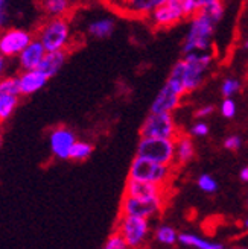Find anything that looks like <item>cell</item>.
I'll list each match as a JSON object with an SVG mask.
<instances>
[{
    "label": "cell",
    "mask_w": 248,
    "mask_h": 249,
    "mask_svg": "<svg viewBox=\"0 0 248 249\" xmlns=\"http://www.w3.org/2000/svg\"><path fill=\"white\" fill-rule=\"evenodd\" d=\"M154 239L155 242H158L160 245L165 246H173L175 243H178V232L173 230L171 225H158L154 231Z\"/></svg>",
    "instance_id": "24"
},
{
    "label": "cell",
    "mask_w": 248,
    "mask_h": 249,
    "mask_svg": "<svg viewBox=\"0 0 248 249\" xmlns=\"http://www.w3.org/2000/svg\"><path fill=\"white\" fill-rule=\"evenodd\" d=\"M178 243L183 246H191L193 249H224L221 243L209 242L203 239L201 235H196L192 232H178Z\"/></svg>",
    "instance_id": "21"
},
{
    "label": "cell",
    "mask_w": 248,
    "mask_h": 249,
    "mask_svg": "<svg viewBox=\"0 0 248 249\" xmlns=\"http://www.w3.org/2000/svg\"><path fill=\"white\" fill-rule=\"evenodd\" d=\"M34 36L43 44L46 52L70 51L72 47L70 18L46 17L34 31Z\"/></svg>",
    "instance_id": "2"
},
{
    "label": "cell",
    "mask_w": 248,
    "mask_h": 249,
    "mask_svg": "<svg viewBox=\"0 0 248 249\" xmlns=\"http://www.w3.org/2000/svg\"><path fill=\"white\" fill-rule=\"evenodd\" d=\"M180 132L175 119L169 113H150L140 126V137L175 140Z\"/></svg>",
    "instance_id": "6"
},
{
    "label": "cell",
    "mask_w": 248,
    "mask_h": 249,
    "mask_svg": "<svg viewBox=\"0 0 248 249\" xmlns=\"http://www.w3.org/2000/svg\"><path fill=\"white\" fill-rule=\"evenodd\" d=\"M247 208H248V199H247Z\"/></svg>",
    "instance_id": "44"
},
{
    "label": "cell",
    "mask_w": 248,
    "mask_h": 249,
    "mask_svg": "<svg viewBox=\"0 0 248 249\" xmlns=\"http://www.w3.org/2000/svg\"><path fill=\"white\" fill-rule=\"evenodd\" d=\"M9 6L8 0H0V32L9 28Z\"/></svg>",
    "instance_id": "33"
},
{
    "label": "cell",
    "mask_w": 248,
    "mask_h": 249,
    "mask_svg": "<svg viewBox=\"0 0 248 249\" xmlns=\"http://www.w3.org/2000/svg\"><path fill=\"white\" fill-rule=\"evenodd\" d=\"M210 132V128H209V124L204 122V120H196L191 129H189V134L191 137H198V139H203V137H207Z\"/></svg>",
    "instance_id": "32"
},
{
    "label": "cell",
    "mask_w": 248,
    "mask_h": 249,
    "mask_svg": "<svg viewBox=\"0 0 248 249\" xmlns=\"http://www.w3.org/2000/svg\"><path fill=\"white\" fill-rule=\"evenodd\" d=\"M242 227H244V230H247V231H248V217L242 222Z\"/></svg>",
    "instance_id": "41"
},
{
    "label": "cell",
    "mask_w": 248,
    "mask_h": 249,
    "mask_svg": "<svg viewBox=\"0 0 248 249\" xmlns=\"http://www.w3.org/2000/svg\"><path fill=\"white\" fill-rule=\"evenodd\" d=\"M181 99H183V96L175 93L171 87H168L165 84L162 89H160V91L157 93L155 99L153 101L150 113H169V114H172L173 111H177L180 108Z\"/></svg>",
    "instance_id": "15"
},
{
    "label": "cell",
    "mask_w": 248,
    "mask_h": 249,
    "mask_svg": "<svg viewBox=\"0 0 248 249\" xmlns=\"http://www.w3.org/2000/svg\"><path fill=\"white\" fill-rule=\"evenodd\" d=\"M219 111H221V116L226 117V119H233L238 113V105L233 99L227 97V99H222V102L219 105Z\"/></svg>",
    "instance_id": "31"
},
{
    "label": "cell",
    "mask_w": 248,
    "mask_h": 249,
    "mask_svg": "<svg viewBox=\"0 0 248 249\" xmlns=\"http://www.w3.org/2000/svg\"><path fill=\"white\" fill-rule=\"evenodd\" d=\"M2 143H3V142H2V135H0V147H2Z\"/></svg>",
    "instance_id": "42"
},
{
    "label": "cell",
    "mask_w": 248,
    "mask_h": 249,
    "mask_svg": "<svg viewBox=\"0 0 248 249\" xmlns=\"http://www.w3.org/2000/svg\"><path fill=\"white\" fill-rule=\"evenodd\" d=\"M184 89L186 93H192L196 91L200 87L204 84L207 73L210 67L213 66V62H207V61H196V59H184Z\"/></svg>",
    "instance_id": "11"
},
{
    "label": "cell",
    "mask_w": 248,
    "mask_h": 249,
    "mask_svg": "<svg viewBox=\"0 0 248 249\" xmlns=\"http://www.w3.org/2000/svg\"><path fill=\"white\" fill-rule=\"evenodd\" d=\"M242 51H245V52H248V36L244 40V43H242Z\"/></svg>",
    "instance_id": "40"
},
{
    "label": "cell",
    "mask_w": 248,
    "mask_h": 249,
    "mask_svg": "<svg viewBox=\"0 0 248 249\" xmlns=\"http://www.w3.org/2000/svg\"><path fill=\"white\" fill-rule=\"evenodd\" d=\"M111 2L123 16L135 18H146L158 5H162V0H111Z\"/></svg>",
    "instance_id": "13"
},
{
    "label": "cell",
    "mask_w": 248,
    "mask_h": 249,
    "mask_svg": "<svg viewBox=\"0 0 248 249\" xmlns=\"http://www.w3.org/2000/svg\"><path fill=\"white\" fill-rule=\"evenodd\" d=\"M239 178H241V181L248 182V166H245V167L241 169V172H239Z\"/></svg>",
    "instance_id": "38"
},
{
    "label": "cell",
    "mask_w": 248,
    "mask_h": 249,
    "mask_svg": "<svg viewBox=\"0 0 248 249\" xmlns=\"http://www.w3.org/2000/svg\"><path fill=\"white\" fill-rule=\"evenodd\" d=\"M9 61L11 59H8L6 56H3L2 53H0V78H3V76H6V74H8L9 67H11Z\"/></svg>",
    "instance_id": "37"
},
{
    "label": "cell",
    "mask_w": 248,
    "mask_h": 249,
    "mask_svg": "<svg viewBox=\"0 0 248 249\" xmlns=\"http://www.w3.org/2000/svg\"><path fill=\"white\" fill-rule=\"evenodd\" d=\"M102 249H130V246L117 231H113L105 240Z\"/></svg>",
    "instance_id": "30"
},
{
    "label": "cell",
    "mask_w": 248,
    "mask_h": 249,
    "mask_svg": "<svg viewBox=\"0 0 248 249\" xmlns=\"http://www.w3.org/2000/svg\"><path fill=\"white\" fill-rule=\"evenodd\" d=\"M116 29V21L111 17H101L95 18L87 24V34L95 40H105L113 35Z\"/></svg>",
    "instance_id": "20"
},
{
    "label": "cell",
    "mask_w": 248,
    "mask_h": 249,
    "mask_svg": "<svg viewBox=\"0 0 248 249\" xmlns=\"http://www.w3.org/2000/svg\"><path fill=\"white\" fill-rule=\"evenodd\" d=\"M218 2H224V0H198V3L200 6H206V5H210V3H218Z\"/></svg>",
    "instance_id": "39"
},
{
    "label": "cell",
    "mask_w": 248,
    "mask_h": 249,
    "mask_svg": "<svg viewBox=\"0 0 248 249\" xmlns=\"http://www.w3.org/2000/svg\"><path fill=\"white\" fill-rule=\"evenodd\" d=\"M70 51H55V52H46L38 70L44 74L47 79L57 76L58 71L64 67L66 61L69 58Z\"/></svg>",
    "instance_id": "17"
},
{
    "label": "cell",
    "mask_w": 248,
    "mask_h": 249,
    "mask_svg": "<svg viewBox=\"0 0 248 249\" xmlns=\"http://www.w3.org/2000/svg\"><path fill=\"white\" fill-rule=\"evenodd\" d=\"M188 31H186L181 53L192 52H210L215 51V31L216 24L209 20L200 11L188 18Z\"/></svg>",
    "instance_id": "1"
},
{
    "label": "cell",
    "mask_w": 248,
    "mask_h": 249,
    "mask_svg": "<svg viewBox=\"0 0 248 249\" xmlns=\"http://www.w3.org/2000/svg\"><path fill=\"white\" fill-rule=\"evenodd\" d=\"M224 147L227 149V151H231V152H236V151H239L241 149V146H242V139L239 135H236V134H233V135H229L227 139L224 140Z\"/></svg>",
    "instance_id": "35"
},
{
    "label": "cell",
    "mask_w": 248,
    "mask_h": 249,
    "mask_svg": "<svg viewBox=\"0 0 248 249\" xmlns=\"http://www.w3.org/2000/svg\"><path fill=\"white\" fill-rule=\"evenodd\" d=\"M166 207V199H140L133 196H122L119 214L143 217L150 220L151 217L158 216Z\"/></svg>",
    "instance_id": "7"
},
{
    "label": "cell",
    "mask_w": 248,
    "mask_h": 249,
    "mask_svg": "<svg viewBox=\"0 0 248 249\" xmlns=\"http://www.w3.org/2000/svg\"><path fill=\"white\" fill-rule=\"evenodd\" d=\"M166 192H168V187L165 185L128 178L125 182L123 195L140 197V199H166Z\"/></svg>",
    "instance_id": "12"
},
{
    "label": "cell",
    "mask_w": 248,
    "mask_h": 249,
    "mask_svg": "<svg viewBox=\"0 0 248 249\" xmlns=\"http://www.w3.org/2000/svg\"><path fill=\"white\" fill-rule=\"evenodd\" d=\"M201 14H204L209 20H212L216 26L218 23L224 18L226 16V6L222 2H218V3H210V5H206L200 9Z\"/></svg>",
    "instance_id": "26"
},
{
    "label": "cell",
    "mask_w": 248,
    "mask_h": 249,
    "mask_svg": "<svg viewBox=\"0 0 248 249\" xmlns=\"http://www.w3.org/2000/svg\"><path fill=\"white\" fill-rule=\"evenodd\" d=\"M76 134L64 124H58L49 132V149L57 160H69L73 144L76 143Z\"/></svg>",
    "instance_id": "10"
},
{
    "label": "cell",
    "mask_w": 248,
    "mask_h": 249,
    "mask_svg": "<svg viewBox=\"0 0 248 249\" xmlns=\"http://www.w3.org/2000/svg\"><path fill=\"white\" fill-rule=\"evenodd\" d=\"M44 55H46V49L43 47V44L38 40L34 38L29 43V46L17 56L19 71L20 70H37L40 67Z\"/></svg>",
    "instance_id": "16"
},
{
    "label": "cell",
    "mask_w": 248,
    "mask_h": 249,
    "mask_svg": "<svg viewBox=\"0 0 248 249\" xmlns=\"http://www.w3.org/2000/svg\"><path fill=\"white\" fill-rule=\"evenodd\" d=\"M148 23L154 29H169L177 26L178 23L188 20L181 8L180 0H169L166 3L158 5L150 16L146 17Z\"/></svg>",
    "instance_id": "8"
},
{
    "label": "cell",
    "mask_w": 248,
    "mask_h": 249,
    "mask_svg": "<svg viewBox=\"0 0 248 249\" xmlns=\"http://www.w3.org/2000/svg\"><path fill=\"white\" fill-rule=\"evenodd\" d=\"M180 3H181V8H183L184 14L188 18L195 16L196 12L201 9L200 3H198V0H180Z\"/></svg>",
    "instance_id": "34"
},
{
    "label": "cell",
    "mask_w": 248,
    "mask_h": 249,
    "mask_svg": "<svg viewBox=\"0 0 248 249\" xmlns=\"http://www.w3.org/2000/svg\"><path fill=\"white\" fill-rule=\"evenodd\" d=\"M114 231H117L125 239L130 249H143L148 237H150L151 227L148 219L119 214Z\"/></svg>",
    "instance_id": "5"
},
{
    "label": "cell",
    "mask_w": 248,
    "mask_h": 249,
    "mask_svg": "<svg viewBox=\"0 0 248 249\" xmlns=\"http://www.w3.org/2000/svg\"><path fill=\"white\" fill-rule=\"evenodd\" d=\"M242 89V82L238 79V78H234V76H229L226 78L224 81H222L221 84V94L224 99L230 97L233 99L234 96H236Z\"/></svg>",
    "instance_id": "27"
},
{
    "label": "cell",
    "mask_w": 248,
    "mask_h": 249,
    "mask_svg": "<svg viewBox=\"0 0 248 249\" xmlns=\"http://www.w3.org/2000/svg\"><path fill=\"white\" fill-rule=\"evenodd\" d=\"M135 155L146 158V160H151L158 164L175 166V140L154 139V137H140Z\"/></svg>",
    "instance_id": "4"
},
{
    "label": "cell",
    "mask_w": 248,
    "mask_h": 249,
    "mask_svg": "<svg viewBox=\"0 0 248 249\" xmlns=\"http://www.w3.org/2000/svg\"><path fill=\"white\" fill-rule=\"evenodd\" d=\"M20 94H5L0 93V124L5 123L16 113L17 107L20 105Z\"/></svg>",
    "instance_id": "23"
},
{
    "label": "cell",
    "mask_w": 248,
    "mask_h": 249,
    "mask_svg": "<svg viewBox=\"0 0 248 249\" xmlns=\"http://www.w3.org/2000/svg\"><path fill=\"white\" fill-rule=\"evenodd\" d=\"M183 74H184V61L181 58L178 62L173 64V67L171 69V71L168 74V79L165 82L168 87H171V89L175 93H178L180 96L188 94L186 93V89H184V76Z\"/></svg>",
    "instance_id": "22"
},
{
    "label": "cell",
    "mask_w": 248,
    "mask_h": 249,
    "mask_svg": "<svg viewBox=\"0 0 248 249\" xmlns=\"http://www.w3.org/2000/svg\"><path fill=\"white\" fill-rule=\"evenodd\" d=\"M231 249H248V248H231Z\"/></svg>",
    "instance_id": "43"
},
{
    "label": "cell",
    "mask_w": 248,
    "mask_h": 249,
    "mask_svg": "<svg viewBox=\"0 0 248 249\" xmlns=\"http://www.w3.org/2000/svg\"><path fill=\"white\" fill-rule=\"evenodd\" d=\"M213 111H215L213 105H203L195 111V117H196V120H204L206 117L212 116Z\"/></svg>",
    "instance_id": "36"
},
{
    "label": "cell",
    "mask_w": 248,
    "mask_h": 249,
    "mask_svg": "<svg viewBox=\"0 0 248 249\" xmlns=\"http://www.w3.org/2000/svg\"><path fill=\"white\" fill-rule=\"evenodd\" d=\"M0 93H5V94H20L17 76H14V74H6V76L0 78Z\"/></svg>",
    "instance_id": "28"
},
{
    "label": "cell",
    "mask_w": 248,
    "mask_h": 249,
    "mask_svg": "<svg viewBox=\"0 0 248 249\" xmlns=\"http://www.w3.org/2000/svg\"><path fill=\"white\" fill-rule=\"evenodd\" d=\"M34 38V32L9 26L0 32V53L8 59L17 58Z\"/></svg>",
    "instance_id": "9"
},
{
    "label": "cell",
    "mask_w": 248,
    "mask_h": 249,
    "mask_svg": "<svg viewBox=\"0 0 248 249\" xmlns=\"http://www.w3.org/2000/svg\"><path fill=\"white\" fill-rule=\"evenodd\" d=\"M93 151H95V147H93L92 143L76 140V143L73 144V147H72V152H70V158L69 160L75 161V163H82V161L89 160L92 157Z\"/></svg>",
    "instance_id": "25"
},
{
    "label": "cell",
    "mask_w": 248,
    "mask_h": 249,
    "mask_svg": "<svg viewBox=\"0 0 248 249\" xmlns=\"http://www.w3.org/2000/svg\"><path fill=\"white\" fill-rule=\"evenodd\" d=\"M75 0H38V6L44 17H67L70 18L75 9Z\"/></svg>",
    "instance_id": "18"
},
{
    "label": "cell",
    "mask_w": 248,
    "mask_h": 249,
    "mask_svg": "<svg viewBox=\"0 0 248 249\" xmlns=\"http://www.w3.org/2000/svg\"><path fill=\"white\" fill-rule=\"evenodd\" d=\"M175 172H177L175 166L158 164L151 160H146V158L135 155L134 160L131 161V166L128 170V178L169 187L173 177H175Z\"/></svg>",
    "instance_id": "3"
},
{
    "label": "cell",
    "mask_w": 248,
    "mask_h": 249,
    "mask_svg": "<svg viewBox=\"0 0 248 249\" xmlns=\"http://www.w3.org/2000/svg\"><path fill=\"white\" fill-rule=\"evenodd\" d=\"M195 157V144L189 134L180 132L175 139V166H186Z\"/></svg>",
    "instance_id": "19"
},
{
    "label": "cell",
    "mask_w": 248,
    "mask_h": 249,
    "mask_svg": "<svg viewBox=\"0 0 248 249\" xmlns=\"http://www.w3.org/2000/svg\"><path fill=\"white\" fill-rule=\"evenodd\" d=\"M196 184L200 187V190L207 195H213L218 192V181L212 175H209V173H203V175L198 177Z\"/></svg>",
    "instance_id": "29"
},
{
    "label": "cell",
    "mask_w": 248,
    "mask_h": 249,
    "mask_svg": "<svg viewBox=\"0 0 248 249\" xmlns=\"http://www.w3.org/2000/svg\"><path fill=\"white\" fill-rule=\"evenodd\" d=\"M17 79H19V90H20L21 97L32 96L37 91L43 90L49 81L38 69L37 70H20L17 74Z\"/></svg>",
    "instance_id": "14"
}]
</instances>
